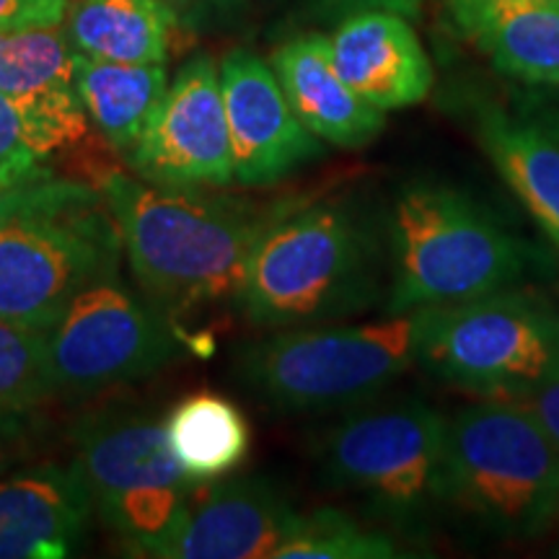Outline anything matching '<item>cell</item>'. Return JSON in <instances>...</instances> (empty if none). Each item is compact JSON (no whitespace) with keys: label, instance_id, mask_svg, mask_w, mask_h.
<instances>
[{"label":"cell","instance_id":"6da1fadb","mask_svg":"<svg viewBox=\"0 0 559 559\" xmlns=\"http://www.w3.org/2000/svg\"><path fill=\"white\" fill-rule=\"evenodd\" d=\"M386 213L358 192L272 207L239 290L264 332L360 317L386 300Z\"/></svg>","mask_w":559,"mask_h":559},{"label":"cell","instance_id":"7a4b0ae2","mask_svg":"<svg viewBox=\"0 0 559 559\" xmlns=\"http://www.w3.org/2000/svg\"><path fill=\"white\" fill-rule=\"evenodd\" d=\"M99 190L122 234L140 290L177 330L179 319L236 304L272 207L205 190H171L111 171Z\"/></svg>","mask_w":559,"mask_h":559},{"label":"cell","instance_id":"3957f363","mask_svg":"<svg viewBox=\"0 0 559 559\" xmlns=\"http://www.w3.org/2000/svg\"><path fill=\"white\" fill-rule=\"evenodd\" d=\"M386 311L412 313L523 285L549 257L443 179H409L386 213Z\"/></svg>","mask_w":559,"mask_h":559},{"label":"cell","instance_id":"277c9868","mask_svg":"<svg viewBox=\"0 0 559 559\" xmlns=\"http://www.w3.org/2000/svg\"><path fill=\"white\" fill-rule=\"evenodd\" d=\"M120 264L122 234L102 190L45 166L0 200V319L50 330L70 300Z\"/></svg>","mask_w":559,"mask_h":559},{"label":"cell","instance_id":"5b68a950","mask_svg":"<svg viewBox=\"0 0 559 559\" xmlns=\"http://www.w3.org/2000/svg\"><path fill=\"white\" fill-rule=\"evenodd\" d=\"M324 485L355 495L396 534L419 539L445 510L449 419L417 396H376L313 440Z\"/></svg>","mask_w":559,"mask_h":559},{"label":"cell","instance_id":"8992f818","mask_svg":"<svg viewBox=\"0 0 559 559\" xmlns=\"http://www.w3.org/2000/svg\"><path fill=\"white\" fill-rule=\"evenodd\" d=\"M417 366V313L275 330L236 358L241 386L283 415H330L386 394Z\"/></svg>","mask_w":559,"mask_h":559},{"label":"cell","instance_id":"52a82bcc","mask_svg":"<svg viewBox=\"0 0 559 559\" xmlns=\"http://www.w3.org/2000/svg\"><path fill=\"white\" fill-rule=\"evenodd\" d=\"M451 510L498 539L559 526V449L519 402L479 400L449 419Z\"/></svg>","mask_w":559,"mask_h":559},{"label":"cell","instance_id":"ba28073f","mask_svg":"<svg viewBox=\"0 0 559 559\" xmlns=\"http://www.w3.org/2000/svg\"><path fill=\"white\" fill-rule=\"evenodd\" d=\"M417 313V366L477 400L519 402L559 373V311L506 288Z\"/></svg>","mask_w":559,"mask_h":559},{"label":"cell","instance_id":"9c48e42d","mask_svg":"<svg viewBox=\"0 0 559 559\" xmlns=\"http://www.w3.org/2000/svg\"><path fill=\"white\" fill-rule=\"evenodd\" d=\"M73 466L104 526L124 549L160 557L198 495L174 456L164 423L140 409H96L70 430Z\"/></svg>","mask_w":559,"mask_h":559},{"label":"cell","instance_id":"30bf717a","mask_svg":"<svg viewBox=\"0 0 559 559\" xmlns=\"http://www.w3.org/2000/svg\"><path fill=\"white\" fill-rule=\"evenodd\" d=\"M179 332L124 280L83 288L47 330L55 394L86 400L156 373L179 355Z\"/></svg>","mask_w":559,"mask_h":559},{"label":"cell","instance_id":"8fae6325","mask_svg":"<svg viewBox=\"0 0 559 559\" xmlns=\"http://www.w3.org/2000/svg\"><path fill=\"white\" fill-rule=\"evenodd\" d=\"M140 179L171 190H221L234 181L221 70L198 55L179 68L128 156Z\"/></svg>","mask_w":559,"mask_h":559},{"label":"cell","instance_id":"7c38bea8","mask_svg":"<svg viewBox=\"0 0 559 559\" xmlns=\"http://www.w3.org/2000/svg\"><path fill=\"white\" fill-rule=\"evenodd\" d=\"M221 91L234 151V181L272 187L326 156L324 140L298 120L275 70L251 50L221 62Z\"/></svg>","mask_w":559,"mask_h":559},{"label":"cell","instance_id":"4fadbf2b","mask_svg":"<svg viewBox=\"0 0 559 559\" xmlns=\"http://www.w3.org/2000/svg\"><path fill=\"white\" fill-rule=\"evenodd\" d=\"M55 29L0 32V96L19 111L45 160L79 145L88 132L75 88L73 47Z\"/></svg>","mask_w":559,"mask_h":559},{"label":"cell","instance_id":"5bb4252c","mask_svg":"<svg viewBox=\"0 0 559 559\" xmlns=\"http://www.w3.org/2000/svg\"><path fill=\"white\" fill-rule=\"evenodd\" d=\"M300 513L275 481L239 477L194 495L185 526L160 557L169 559H275Z\"/></svg>","mask_w":559,"mask_h":559},{"label":"cell","instance_id":"9a60e30c","mask_svg":"<svg viewBox=\"0 0 559 559\" xmlns=\"http://www.w3.org/2000/svg\"><path fill=\"white\" fill-rule=\"evenodd\" d=\"M330 47L342 81L376 109L415 107L430 94L432 66L428 52L402 13H349L340 19Z\"/></svg>","mask_w":559,"mask_h":559},{"label":"cell","instance_id":"2e32d148","mask_svg":"<svg viewBox=\"0 0 559 559\" xmlns=\"http://www.w3.org/2000/svg\"><path fill=\"white\" fill-rule=\"evenodd\" d=\"M88 492L73 469L24 464L0 477V559H60L81 547Z\"/></svg>","mask_w":559,"mask_h":559},{"label":"cell","instance_id":"e0dca14e","mask_svg":"<svg viewBox=\"0 0 559 559\" xmlns=\"http://www.w3.org/2000/svg\"><path fill=\"white\" fill-rule=\"evenodd\" d=\"M272 70L298 120L334 148L360 151L386 128V111L342 81L324 34H300L280 45L272 55Z\"/></svg>","mask_w":559,"mask_h":559},{"label":"cell","instance_id":"ac0fdd59","mask_svg":"<svg viewBox=\"0 0 559 559\" xmlns=\"http://www.w3.org/2000/svg\"><path fill=\"white\" fill-rule=\"evenodd\" d=\"M477 140L502 181L559 243V117L487 104L477 111Z\"/></svg>","mask_w":559,"mask_h":559},{"label":"cell","instance_id":"d6986e66","mask_svg":"<svg viewBox=\"0 0 559 559\" xmlns=\"http://www.w3.org/2000/svg\"><path fill=\"white\" fill-rule=\"evenodd\" d=\"M502 75L559 86V0H445Z\"/></svg>","mask_w":559,"mask_h":559},{"label":"cell","instance_id":"ffe728a7","mask_svg":"<svg viewBox=\"0 0 559 559\" xmlns=\"http://www.w3.org/2000/svg\"><path fill=\"white\" fill-rule=\"evenodd\" d=\"M66 21L73 52L130 66L169 60L179 29L174 0H73Z\"/></svg>","mask_w":559,"mask_h":559},{"label":"cell","instance_id":"44dd1931","mask_svg":"<svg viewBox=\"0 0 559 559\" xmlns=\"http://www.w3.org/2000/svg\"><path fill=\"white\" fill-rule=\"evenodd\" d=\"M73 70L86 117L111 151L128 158L169 88L166 62L130 66L73 52Z\"/></svg>","mask_w":559,"mask_h":559},{"label":"cell","instance_id":"7402d4cb","mask_svg":"<svg viewBox=\"0 0 559 559\" xmlns=\"http://www.w3.org/2000/svg\"><path fill=\"white\" fill-rule=\"evenodd\" d=\"M166 438L192 481H213L236 472L251 451V425L243 409L215 391L185 396L164 419Z\"/></svg>","mask_w":559,"mask_h":559},{"label":"cell","instance_id":"603a6c76","mask_svg":"<svg viewBox=\"0 0 559 559\" xmlns=\"http://www.w3.org/2000/svg\"><path fill=\"white\" fill-rule=\"evenodd\" d=\"M412 557L381 528H368L334 508L300 513L275 559H400Z\"/></svg>","mask_w":559,"mask_h":559},{"label":"cell","instance_id":"cb8c5ba5","mask_svg":"<svg viewBox=\"0 0 559 559\" xmlns=\"http://www.w3.org/2000/svg\"><path fill=\"white\" fill-rule=\"evenodd\" d=\"M55 396L47 330L0 319V415L34 412Z\"/></svg>","mask_w":559,"mask_h":559},{"label":"cell","instance_id":"d4e9b609","mask_svg":"<svg viewBox=\"0 0 559 559\" xmlns=\"http://www.w3.org/2000/svg\"><path fill=\"white\" fill-rule=\"evenodd\" d=\"M41 449V423L34 412L0 415V477L29 464Z\"/></svg>","mask_w":559,"mask_h":559},{"label":"cell","instance_id":"484cf974","mask_svg":"<svg viewBox=\"0 0 559 559\" xmlns=\"http://www.w3.org/2000/svg\"><path fill=\"white\" fill-rule=\"evenodd\" d=\"M73 0H0V32L52 29L66 21Z\"/></svg>","mask_w":559,"mask_h":559},{"label":"cell","instance_id":"4316f807","mask_svg":"<svg viewBox=\"0 0 559 559\" xmlns=\"http://www.w3.org/2000/svg\"><path fill=\"white\" fill-rule=\"evenodd\" d=\"M0 164L19 166V169H37L45 166V158L34 148L29 130L9 102L0 96Z\"/></svg>","mask_w":559,"mask_h":559},{"label":"cell","instance_id":"83f0119b","mask_svg":"<svg viewBox=\"0 0 559 559\" xmlns=\"http://www.w3.org/2000/svg\"><path fill=\"white\" fill-rule=\"evenodd\" d=\"M519 404L531 412V417L542 425L551 443L559 449V373L544 381L542 386L528 391L526 396H521Z\"/></svg>","mask_w":559,"mask_h":559},{"label":"cell","instance_id":"f1b7e54d","mask_svg":"<svg viewBox=\"0 0 559 559\" xmlns=\"http://www.w3.org/2000/svg\"><path fill=\"white\" fill-rule=\"evenodd\" d=\"M306 3H309L313 11L340 19L358 11H394L412 19L423 11L425 0H306Z\"/></svg>","mask_w":559,"mask_h":559},{"label":"cell","instance_id":"f546056e","mask_svg":"<svg viewBox=\"0 0 559 559\" xmlns=\"http://www.w3.org/2000/svg\"><path fill=\"white\" fill-rule=\"evenodd\" d=\"M41 169H45V166H37V169H19V166H3V164H0V200H3V194L13 190L19 181L29 179L32 174H37Z\"/></svg>","mask_w":559,"mask_h":559},{"label":"cell","instance_id":"4dcf8cb0","mask_svg":"<svg viewBox=\"0 0 559 559\" xmlns=\"http://www.w3.org/2000/svg\"><path fill=\"white\" fill-rule=\"evenodd\" d=\"M205 3L215 5V9H221V11H236L243 0H205Z\"/></svg>","mask_w":559,"mask_h":559},{"label":"cell","instance_id":"1f68e13d","mask_svg":"<svg viewBox=\"0 0 559 559\" xmlns=\"http://www.w3.org/2000/svg\"><path fill=\"white\" fill-rule=\"evenodd\" d=\"M555 247H557V251H559V243H555Z\"/></svg>","mask_w":559,"mask_h":559}]
</instances>
